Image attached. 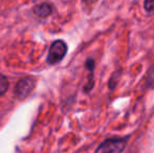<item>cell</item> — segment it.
<instances>
[{
  "label": "cell",
  "instance_id": "6da1fadb",
  "mask_svg": "<svg viewBox=\"0 0 154 153\" xmlns=\"http://www.w3.org/2000/svg\"><path fill=\"white\" fill-rule=\"evenodd\" d=\"M127 137L108 139L97 147L95 153H122L127 144Z\"/></svg>",
  "mask_w": 154,
  "mask_h": 153
},
{
  "label": "cell",
  "instance_id": "7a4b0ae2",
  "mask_svg": "<svg viewBox=\"0 0 154 153\" xmlns=\"http://www.w3.org/2000/svg\"><path fill=\"white\" fill-rule=\"evenodd\" d=\"M67 51V45L64 41L57 40L53 42L47 56V62L49 64H57L65 57Z\"/></svg>",
  "mask_w": 154,
  "mask_h": 153
},
{
  "label": "cell",
  "instance_id": "3957f363",
  "mask_svg": "<svg viewBox=\"0 0 154 153\" xmlns=\"http://www.w3.org/2000/svg\"><path fill=\"white\" fill-rule=\"evenodd\" d=\"M35 85H36V81L32 77L23 78V79L19 80L15 87V94L19 100H23L31 94V92L35 88Z\"/></svg>",
  "mask_w": 154,
  "mask_h": 153
},
{
  "label": "cell",
  "instance_id": "277c9868",
  "mask_svg": "<svg viewBox=\"0 0 154 153\" xmlns=\"http://www.w3.org/2000/svg\"><path fill=\"white\" fill-rule=\"evenodd\" d=\"M53 5L48 2H43L35 5L34 8V14L39 18H46L53 13Z\"/></svg>",
  "mask_w": 154,
  "mask_h": 153
},
{
  "label": "cell",
  "instance_id": "5b68a950",
  "mask_svg": "<svg viewBox=\"0 0 154 153\" xmlns=\"http://www.w3.org/2000/svg\"><path fill=\"white\" fill-rule=\"evenodd\" d=\"M8 88V81L6 79V77H4L3 75L0 74V96L4 93Z\"/></svg>",
  "mask_w": 154,
  "mask_h": 153
},
{
  "label": "cell",
  "instance_id": "8992f818",
  "mask_svg": "<svg viewBox=\"0 0 154 153\" xmlns=\"http://www.w3.org/2000/svg\"><path fill=\"white\" fill-rule=\"evenodd\" d=\"M144 8L149 13L154 12V0H145Z\"/></svg>",
  "mask_w": 154,
  "mask_h": 153
},
{
  "label": "cell",
  "instance_id": "52a82bcc",
  "mask_svg": "<svg viewBox=\"0 0 154 153\" xmlns=\"http://www.w3.org/2000/svg\"><path fill=\"white\" fill-rule=\"evenodd\" d=\"M84 2H86V3H93V2L95 1V0H83Z\"/></svg>",
  "mask_w": 154,
  "mask_h": 153
}]
</instances>
